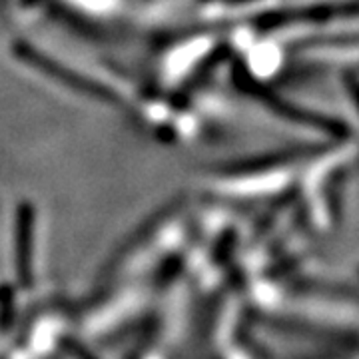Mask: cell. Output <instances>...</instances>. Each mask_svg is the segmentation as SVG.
<instances>
[{
    "instance_id": "6da1fadb",
    "label": "cell",
    "mask_w": 359,
    "mask_h": 359,
    "mask_svg": "<svg viewBox=\"0 0 359 359\" xmlns=\"http://www.w3.org/2000/svg\"><path fill=\"white\" fill-rule=\"evenodd\" d=\"M18 54H20V58H25L26 62H30V65L36 66V68H42L46 74H50V76H54L56 80H60V82H65V84H72V88L82 90V92H86L90 96H98V98H104V100H116L114 94L106 92L100 84L72 74L70 70H66V68H62L60 65L52 62L50 58H46V54H39V52L32 50V48L26 46V44H22V46L18 48Z\"/></svg>"
}]
</instances>
